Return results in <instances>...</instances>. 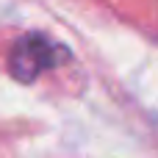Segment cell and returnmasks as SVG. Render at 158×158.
Instances as JSON below:
<instances>
[{"instance_id":"6da1fadb","label":"cell","mask_w":158,"mask_h":158,"mask_svg":"<svg viewBox=\"0 0 158 158\" xmlns=\"http://www.w3.org/2000/svg\"><path fill=\"white\" fill-rule=\"evenodd\" d=\"M69 58L67 47H61L58 42H53L50 36H42V33H28L22 39H17V44L11 47V56H8V67H11V75L17 81H36L44 69H53L58 64H64Z\"/></svg>"}]
</instances>
